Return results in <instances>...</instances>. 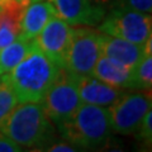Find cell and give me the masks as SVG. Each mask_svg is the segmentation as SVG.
I'll return each instance as SVG.
<instances>
[{"label":"cell","instance_id":"obj_1","mask_svg":"<svg viewBox=\"0 0 152 152\" xmlns=\"http://www.w3.org/2000/svg\"><path fill=\"white\" fill-rule=\"evenodd\" d=\"M61 70L33 42L20 62L1 76V81L13 90L18 103H41Z\"/></svg>","mask_w":152,"mask_h":152},{"label":"cell","instance_id":"obj_2","mask_svg":"<svg viewBox=\"0 0 152 152\" xmlns=\"http://www.w3.org/2000/svg\"><path fill=\"white\" fill-rule=\"evenodd\" d=\"M0 131L23 150L45 151L57 138V129L41 103H20L0 121Z\"/></svg>","mask_w":152,"mask_h":152},{"label":"cell","instance_id":"obj_3","mask_svg":"<svg viewBox=\"0 0 152 152\" xmlns=\"http://www.w3.org/2000/svg\"><path fill=\"white\" fill-rule=\"evenodd\" d=\"M61 138L77 150H96L112 138L113 129L108 108L84 104L69 121L56 128Z\"/></svg>","mask_w":152,"mask_h":152},{"label":"cell","instance_id":"obj_4","mask_svg":"<svg viewBox=\"0 0 152 152\" xmlns=\"http://www.w3.org/2000/svg\"><path fill=\"white\" fill-rule=\"evenodd\" d=\"M105 17L99 23V32L108 36L143 45L151 38L152 19L150 14L141 13L127 8H109Z\"/></svg>","mask_w":152,"mask_h":152},{"label":"cell","instance_id":"obj_5","mask_svg":"<svg viewBox=\"0 0 152 152\" xmlns=\"http://www.w3.org/2000/svg\"><path fill=\"white\" fill-rule=\"evenodd\" d=\"M41 104L47 117L56 128L69 121L81 105L75 76L67 72L65 69L61 70L58 76L45 94Z\"/></svg>","mask_w":152,"mask_h":152},{"label":"cell","instance_id":"obj_6","mask_svg":"<svg viewBox=\"0 0 152 152\" xmlns=\"http://www.w3.org/2000/svg\"><path fill=\"white\" fill-rule=\"evenodd\" d=\"M100 37V32L89 27L75 28L65 57L64 69L75 76L91 75L94 66L102 55Z\"/></svg>","mask_w":152,"mask_h":152},{"label":"cell","instance_id":"obj_7","mask_svg":"<svg viewBox=\"0 0 152 152\" xmlns=\"http://www.w3.org/2000/svg\"><path fill=\"white\" fill-rule=\"evenodd\" d=\"M150 109L151 91H124L110 107H108L113 133L134 134Z\"/></svg>","mask_w":152,"mask_h":152},{"label":"cell","instance_id":"obj_8","mask_svg":"<svg viewBox=\"0 0 152 152\" xmlns=\"http://www.w3.org/2000/svg\"><path fill=\"white\" fill-rule=\"evenodd\" d=\"M74 29L67 22L55 15L33 39L34 45L57 66L64 69L65 57L72 39Z\"/></svg>","mask_w":152,"mask_h":152},{"label":"cell","instance_id":"obj_9","mask_svg":"<svg viewBox=\"0 0 152 152\" xmlns=\"http://www.w3.org/2000/svg\"><path fill=\"white\" fill-rule=\"evenodd\" d=\"M56 15L70 26L94 27L103 20L108 12L105 0H50Z\"/></svg>","mask_w":152,"mask_h":152},{"label":"cell","instance_id":"obj_10","mask_svg":"<svg viewBox=\"0 0 152 152\" xmlns=\"http://www.w3.org/2000/svg\"><path fill=\"white\" fill-rule=\"evenodd\" d=\"M75 80L77 85L80 100L84 104L108 108L126 91V90L110 86L93 75L75 76Z\"/></svg>","mask_w":152,"mask_h":152},{"label":"cell","instance_id":"obj_11","mask_svg":"<svg viewBox=\"0 0 152 152\" xmlns=\"http://www.w3.org/2000/svg\"><path fill=\"white\" fill-rule=\"evenodd\" d=\"M100 48L102 55L131 70L145 56L143 45H137L118 37L104 34V33H102L100 37Z\"/></svg>","mask_w":152,"mask_h":152},{"label":"cell","instance_id":"obj_12","mask_svg":"<svg viewBox=\"0 0 152 152\" xmlns=\"http://www.w3.org/2000/svg\"><path fill=\"white\" fill-rule=\"evenodd\" d=\"M56 15V10L50 1H34L26 7L20 20L19 37L23 39L33 41L42 31L47 22Z\"/></svg>","mask_w":152,"mask_h":152},{"label":"cell","instance_id":"obj_13","mask_svg":"<svg viewBox=\"0 0 152 152\" xmlns=\"http://www.w3.org/2000/svg\"><path fill=\"white\" fill-rule=\"evenodd\" d=\"M91 75L110 86L122 90H131L132 70L110 60L104 55H100L93 69Z\"/></svg>","mask_w":152,"mask_h":152},{"label":"cell","instance_id":"obj_14","mask_svg":"<svg viewBox=\"0 0 152 152\" xmlns=\"http://www.w3.org/2000/svg\"><path fill=\"white\" fill-rule=\"evenodd\" d=\"M27 4L8 0L0 5V50L15 41L20 32V20Z\"/></svg>","mask_w":152,"mask_h":152},{"label":"cell","instance_id":"obj_15","mask_svg":"<svg viewBox=\"0 0 152 152\" xmlns=\"http://www.w3.org/2000/svg\"><path fill=\"white\" fill-rule=\"evenodd\" d=\"M33 46V41L18 37L15 41L0 50V76L8 74L20 62Z\"/></svg>","mask_w":152,"mask_h":152},{"label":"cell","instance_id":"obj_16","mask_svg":"<svg viewBox=\"0 0 152 152\" xmlns=\"http://www.w3.org/2000/svg\"><path fill=\"white\" fill-rule=\"evenodd\" d=\"M151 88H152V53H147L132 69L131 90L151 91Z\"/></svg>","mask_w":152,"mask_h":152},{"label":"cell","instance_id":"obj_17","mask_svg":"<svg viewBox=\"0 0 152 152\" xmlns=\"http://www.w3.org/2000/svg\"><path fill=\"white\" fill-rule=\"evenodd\" d=\"M18 104V99L13 90L5 83H0V121L8 115V113Z\"/></svg>","mask_w":152,"mask_h":152},{"label":"cell","instance_id":"obj_18","mask_svg":"<svg viewBox=\"0 0 152 152\" xmlns=\"http://www.w3.org/2000/svg\"><path fill=\"white\" fill-rule=\"evenodd\" d=\"M108 8H127L141 13L151 14L152 0H105Z\"/></svg>","mask_w":152,"mask_h":152},{"label":"cell","instance_id":"obj_19","mask_svg":"<svg viewBox=\"0 0 152 152\" xmlns=\"http://www.w3.org/2000/svg\"><path fill=\"white\" fill-rule=\"evenodd\" d=\"M134 134L137 136V140L142 142L145 146L151 147V141H152V113L151 109L146 113L143 117L138 129L136 131Z\"/></svg>","mask_w":152,"mask_h":152},{"label":"cell","instance_id":"obj_20","mask_svg":"<svg viewBox=\"0 0 152 152\" xmlns=\"http://www.w3.org/2000/svg\"><path fill=\"white\" fill-rule=\"evenodd\" d=\"M23 148L0 131V152H20Z\"/></svg>","mask_w":152,"mask_h":152},{"label":"cell","instance_id":"obj_21","mask_svg":"<svg viewBox=\"0 0 152 152\" xmlns=\"http://www.w3.org/2000/svg\"><path fill=\"white\" fill-rule=\"evenodd\" d=\"M45 151L47 152H75V151H77V148L74 145H71L67 141L64 140L60 142H57V141L52 142Z\"/></svg>","mask_w":152,"mask_h":152},{"label":"cell","instance_id":"obj_22","mask_svg":"<svg viewBox=\"0 0 152 152\" xmlns=\"http://www.w3.org/2000/svg\"><path fill=\"white\" fill-rule=\"evenodd\" d=\"M5 1H8V0H1V4H4ZM15 1H20V3H24V4H31V3H34V1H42V0H15ZM0 4V5H1Z\"/></svg>","mask_w":152,"mask_h":152},{"label":"cell","instance_id":"obj_23","mask_svg":"<svg viewBox=\"0 0 152 152\" xmlns=\"http://www.w3.org/2000/svg\"><path fill=\"white\" fill-rule=\"evenodd\" d=\"M0 4H1V0H0Z\"/></svg>","mask_w":152,"mask_h":152}]
</instances>
